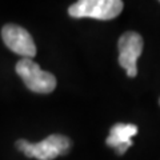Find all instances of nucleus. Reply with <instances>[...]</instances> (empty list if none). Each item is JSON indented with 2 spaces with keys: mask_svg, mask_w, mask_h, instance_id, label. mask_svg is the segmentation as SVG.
<instances>
[{
  "mask_svg": "<svg viewBox=\"0 0 160 160\" xmlns=\"http://www.w3.org/2000/svg\"><path fill=\"white\" fill-rule=\"evenodd\" d=\"M16 147L27 158H35L38 160H53L60 155H66L69 151L71 142L63 135H49L40 143H29L27 140H18Z\"/></svg>",
  "mask_w": 160,
  "mask_h": 160,
  "instance_id": "f257e3e1",
  "label": "nucleus"
},
{
  "mask_svg": "<svg viewBox=\"0 0 160 160\" xmlns=\"http://www.w3.org/2000/svg\"><path fill=\"white\" fill-rule=\"evenodd\" d=\"M120 0H80L68 8L71 18H91L98 20H112L123 11Z\"/></svg>",
  "mask_w": 160,
  "mask_h": 160,
  "instance_id": "f03ea898",
  "label": "nucleus"
},
{
  "mask_svg": "<svg viewBox=\"0 0 160 160\" xmlns=\"http://www.w3.org/2000/svg\"><path fill=\"white\" fill-rule=\"evenodd\" d=\"M15 69L29 91L36 93H51L56 88V78L42 69L32 59H20Z\"/></svg>",
  "mask_w": 160,
  "mask_h": 160,
  "instance_id": "7ed1b4c3",
  "label": "nucleus"
},
{
  "mask_svg": "<svg viewBox=\"0 0 160 160\" xmlns=\"http://www.w3.org/2000/svg\"><path fill=\"white\" fill-rule=\"evenodd\" d=\"M119 64L127 72V76L138 75V59L143 52V38L138 32L128 31L120 36L118 42Z\"/></svg>",
  "mask_w": 160,
  "mask_h": 160,
  "instance_id": "20e7f679",
  "label": "nucleus"
},
{
  "mask_svg": "<svg viewBox=\"0 0 160 160\" xmlns=\"http://www.w3.org/2000/svg\"><path fill=\"white\" fill-rule=\"evenodd\" d=\"M2 38L4 44L23 59H32L36 55V46L26 28L16 24H6L2 29Z\"/></svg>",
  "mask_w": 160,
  "mask_h": 160,
  "instance_id": "39448f33",
  "label": "nucleus"
},
{
  "mask_svg": "<svg viewBox=\"0 0 160 160\" xmlns=\"http://www.w3.org/2000/svg\"><path fill=\"white\" fill-rule=\"evenodd\" d=\"M138 133V127L135 124L118 123L111 128L109 136L107 138V146L116 149L118 155H123L132 146V138Z\"/></svg>",
  "mask_w": 160,
  "mask_h": 160,
  "instance_id": "423d86ee",
  "label": "nucleus"
},
{
  "mask_svg": "<svg viewBox=\"0 0 160 160\" xmlns=\"http://www.w3.org/2000/svg\"><path fill=\"white\" fill-rule=\"evenodd\" d=\"M159 104H160V99H159Z\"/></svg>",
  "mask_w": 160,
  "mask_h": 160,
  "instance_id": "0eeeda50",
  "label": "nucleus"
}]
</instances>
